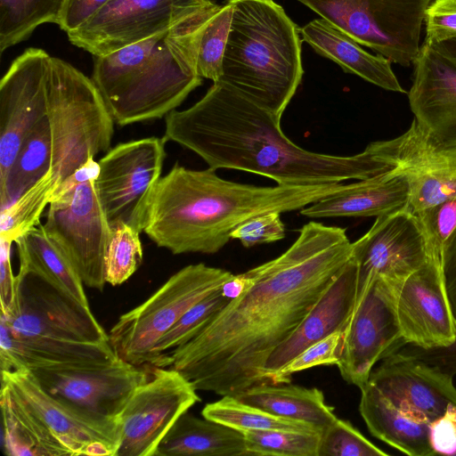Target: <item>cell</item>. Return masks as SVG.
Instances as JSON below:
<instances>
[{"label":"cell","instance_id":"1","mask_svg":"<svg viewBox=\"0 0 456 456\" xmlns=\"http://www.w3.org/2000/svg\"><path fill=\"white\" fill-rule=\"evenodd\" d=\"M346 230L311 221L281 255L237 274L232 297L191 340L166 353L165 367L197 391L236 395L267 383L265 365L352 257Z\"/></svg>","mask_w":456,"mask_h":456},{"label":"cell","instance_id":"2","mask_svg":"<svg viewBox=\"0 0 456 456\" xmlns=\"http://www.w3.org/2000/svg\"><path fill=\"white\" fill-rule=\"evenodd\" d=\"M165 123L166 142L193 151L208 167L253 173L279 185L360 181L396 167L367 149L353 156L306 151L283 134L274 114L222 81L190 108L171 111Z\"/></svg>","mask_w":456,"mask_h":456},{"label":"cell","instance_id":"3","mask_svg":"<svg viewBox=\"0 0 456 456\" xmlns=\"http://www.w3.org/2000/svg\"><path fill=\"white\" fill-rule=\"evenodd\" d=\"M216 171L175 163L159 179L143 229L158 247L175 255L215 254L249 218L302 209L347 185L256 186L223 179Z\"/></svg>","mask_w":456,"mask_h":456},{"label":"cell","instance_id":"4","mask_svg":"<svg viewBox=\"0 0 456 456\" xmlns=\"http://www.w3.org/2000/svg\"><path fill=\"white\" fill-rule=\"evenodd\" d=\"M216 4L147 39L94 56L92 79L117 125L166 117L202 84L198 49Z\"/></svg>","mask_w":456,"mask_h":456},{"label":"cell","instance_id":"5","mask_svg":"<svg viewBox=\"0 0 456 456\" xmlns=\"http://www.w3.org/2000/svg\"><path fill=\"white\" fill-rule=\"evenodd\" d=\"M233 8L219 81L279 119L301 83L299 28L273 0H226Z\"/></svg>","mask_w":456,"mask_h":456},{"label":"cell","instance_id":"6","mask_svg":"<svg viewBox=\"0 0 456 456\" xmlns=\"http://www.w3.org/2000/svg\"><path fill=\"white\" fill-rule=\"evenodd\" d=\"M51 172L59 185L100 152L110 150L114 119L92 78L51 57L47 114Z\"/></svg>","mask_w":456,"mask_h":456},{"label":"cell","instance_id":"7","mask_svg":"<svg viewBox=\"0 0 456 456\" xmlns=\"http://www.w3.org/2000/svg\"><path fill=\"white\" fill-rule=\"evenodd\" d=\"M94 158L65 179L49 203L44 230L77 270L85 286L102 291L110 226L100 204Z\"/></svg>","mask_w":456,"mask_h":456},{"label":"cell","instance_id":"8","mask_svg":"<svg viewBox=\"0 0 456 456\" xmlns=\"http://www.w3.org/2000/svg\"><path fill=\"white\" fill-rule=\"evenodd\" d=\"M233 276L203 263L184 266L143 303L118 318L109 332L116 354L136 366H154L153 352L159 339L193 305Z\"/></svg>","mask_w":456,"mask_h":456},{"label":"cell","instance_id":"9","mask_svg":"<svg viewBox=\"0 0 456 456\" xmlns=\"http://www.w3.org/2000/svg\"><path fill=\"white\" fill-rule=\"evenodd\" d=\"M392 62L410 66L420 51L426 12L434 0H297Z\"/></svg>","mask_w":456,"mask_h":456},{"label":"cell","instance_id":"10","mask_svg":"<svg viewBox=\"0 0 456 456\" xmlns=\"http://www.w3.org/2000/svg\"><path fill=\"white\" fill-rule=\"evenodd\" d=\"M165 143L164 138L156 136L121 142L98 161L94 186L110 227L123 223L143 232L161 178Z\"/></svg>","mask_w":456,"mask_h":456},{"label":"cell","instance_id":"11","mask_svg":"<svg viewBox=\"0 0 456 456\" xmlns=\"http://www.w3.org/2000/svg\"><path fill=\"white\" fill-rule=\"evenodd\" d=\"M17 338L49 341L107 343L105 332L90 308L40 275L19 268L16 300L9 314H0Z\"/></svg>","mask_w":456,"mask_h":456},{"label":"cell","instance_id":"12","mask_svg":"<svg viewBox=\"0 0 456 456\" xmlns=\"http://www.w3.org/2000/svg\"><path fill=\"white\" fill-rule=\"evenodd\" d=\"M212 0H110L67 33L69 42L102 56L166 31L204 11Z\"/></svg>","mask_w":456,"mask_h":456},{"label":"cell","instance_id":"13","mask_svg":"<svg viewBox=\"0 0 456 456\" xmlns=\"http://www.w3.org/2000/svg\"><path fill=\"white\" fill-rule=\"evenodd\" d=\"M199 402L197 390L179 371L153 366L117 419L120 440L114 456H154L175 422Z\"/></svg>","mask_w":456,"mask_h":456},{"label":"cell","instance_id":"14","mask_svg":"<svg viewBox=\"0 0 456 456\" xmlns=\"http://www.w3.org/2000/svg\"><path fill=\"white\" fill-rule=\"evenodd\" d=\"M404 346L393 283L375 277L357 292L337 364L340 375L347 383L362 388L375 364Z\"/></svg>","mask_w":456,"mask_h":456},{"label":"cell","instance_id":"15","mask_svg":"<svg viewBox=\"0 0 456 456\" xmlns=\"http://www.w3.org/2000/svg\"><path fill=\"white\" fill-rule=\"evenodd\" d=\"M144 366L118 357L96 365L29 371L46 393L62 403L98 420L118 421L133 392L150 377Z\"/></svg>","mask_w":456,"mask_h":456},{"label":"cell","instance_id":"16","mask_svg":"<svg viewBox=\"0 0 456 456\" xmlns=\"http://www.w3.org/2000/svg\"><path fill=\"white\" fill-rule=\"evenodd\" d=\"M51 55L26 49L10 65L0 82V183L14 162L30 130L47 114Z\"/></svg>","mask_w":456,"mask_h":456},{"label":"cell","instance_id":"17","mask_svg":"<svg viewBox=\"0 0 456 456\" xmlns=\"http://www.w3.org/2000/svg\"><path fill=\"white\" fill-rule=\"evenodd\" d=\"M434 251L417 216L406 208L377 216L370 229L352 244L358 291L375 277L393 283L403 281Z\"/></svg>","mask_w":456,"mask_h":456},{"label":"cell","instance_id":"18","mask_svg":"<svg viewBox=\"0 0 456 456\" xmlns=\"http://www.w3.org/2000/svg\"><path fill=\"white\" fill-rule=\"evenodd\" d=\"M393 283V282H392ZM397 319L406 345L424 349L456 342V319L444 279L440 253L393 283Z\"/></svg>","mask_w":456,"mask_h":456},{"label":"cell","instance_id":"19","mask_svg":"<svg viewBox=\"0 0 456 456\" xmlns=\"http://www.w3.org/2000/svg\"><path fill=\"white\" fill-rule=\"evenodd\" d=\"M1 385L50 429L70 456H114L119 445L118 421L88 417L46 393L28 370L1 371Z\"/></svg>","mask_w":456,"mask_h":456},{"label":"cell","instance_id":"20","mask_svg":"<svg viewBox=\"0 0 456 456\" xmlns=\"http://www.w3.org/2000/svg\"><path fill=\"white\" fill-rule=\"evenodd\" d=\"M366 149L406 174L410 183L406 208L414 215L456 198V148L433 144L413 121L403 134L373 142Z\"/></svg>","mask_w":456,"mask_h":456},{"label":"cell","instance_id":"21","mask_svg":"<svg viewBox=\"0 0 456 456\" xmlns=\"http://www.w3.org/2000/svg\"><path fill=\"white\" fill-rule=\"evenodd\" d=\"M369 382L401 411L428 423L456 407L453 376L402 350L383 359Z\"/></svg>","mask_w":456,"mask_h":456},{"label":"cell","instance_id":"22","mask_svg":"<svg viewBox=\"0 0 456 456\" xmlns=\"http://www.w3.org/2000/svg\"><path fill=\"white\" fill-rule=\"evenodd\" d=\"M408 99L413 122L433 144L456 148V64L424 40Z\"/></svg>","mask_w":456,"mask_h":456},{"label":"cell","instance_id":"23","mask_svg":"<svg viewBox=\"0 0 456 456\" xmlns=\"http://www.w3.org/2000/svg\"><path fill=\"white\" fill-rule=\"evenodd\" d=\"M358 265L351 257L291 335L269 356L265 378L271 376L311 345L338 330H345L354 310Z\"/></svg>","mask_w":456,"mask_h":456},{"label":"cell","instance_id":"24","mask_svg":"<svg viewBox=\"0 0 456 456\" xmlns=\"http://www.w3.org/2000/svg\"><path fill=\"white\" fill-rule=\"evenodd\" d=\"M410 183L404 172L394 168L388 172L348 183L300 209L310 218L379 216L406 208Z\"/></svg>","mask_w":456,"mask_h":456},{"label":"cell","instance_id":"25","mask_svg":"<svg viewBox=\"0 0 456 456\" xmlns=\"http://www.w3.org/2000/svg\"><path fill=\"white\" fill-rule=\"evenodd\" d=\"M3 370L59 369L106 363L118 358L110 342L80 343L14 337L0 320Z\"/></svg>","mask_w":456,"mask_h":456},{"label":"cell","instance_id":"26","mask_svg":"<svg viewBox=\"0 0 456 456\" xmlns=\"http://www.w3.org/2000/svg\"><path fill=\"white\" fill-rule=\"evenodd\" d=\"M303 41L317 53L338 64L346 72L385 90L405 93L391 67V61L363 50L350 36L322 18L299 28Z\"/></svg>","mask_w":456,"mask_h":456},{"label":"cell","instance_id":"27","mask_svg":"<svg viewBox=\"0 0 456 456\" xmlns=\"http://www.w3.org/2000/svg\"><path fill=\"white\" fill-rule=\"evenodd\" d=\"M360 390L359 411L373 436L410 456L436 454L430 423L401 411L369 381Z\"/></svg>","mask_w":456,"mask_h":456},{"label":"cell","instance_id":"28","mask_svg":"<svg viewBox=\"0 0 456 456\" xmlns=\"http://www.w3.org/2000/svg\"><path fill=\"white\" fill-rule=\"evenodd\" d=\"M245 436L240 430L197 418L187 411L160 441L154 456H244Z\"/></svg>","mask_w":456,"mask_h":456},{"label":"cell","instance_id":"29","mask_svg":"<svg viewBox=\"0 0 456 456\" xmlns=\"http://www.w3.org/2000/svg\"><path fill=\"white\" fill-rule=\"evenodd\" d=\"M234 396L273 415L308 423L321 432L337 419L334 408L316 387L264 383Z\"/></svg>","mask_w":456,"mask_h":456},{"label":"cell","instance_id":"30","mask_svg":"<svg viewBox=\"0 0 456 456\" xmlns=\"http://www.w3.org/2000/svg\"><path fill=\"white\" fill-rule=\"evenodd\" d=\"M0 405L5 454L14 456L69 455L66 448L5 386L1 385Z\"/></svg>","mask_w":456,"mask_h":456},{"label":"cell","instance_id":"31","mask_svg":"<svg viewBox=\"0 0 456 456\" xmlns=\"http://www.w3.org/2000/svg\"><path fill=\"white\" fill-rule=\"evenodd\" d=\"M14 243L17 246L20 269L40 275L84 306L90 308L85 285L77 270L47 235L41 224L19 237Z\"/></svg>","mask_w":456,"mask_h":456},{"label":"cell","instance_id":"32","mask_svg":"<svg viewBox=\"0 0 456 456\" xmlns=\"http://www.w3.org/2000/svg\"><path fill=\"white\" fill-rule=\"evenodd\" d=\"M51 166L52 140L45 117L26 136L5 180L0 183V210L13 203L45 175Z\"/></svg>","mask_w":456,"mask_h":456},{"label":"cell","instance_id":"33","mask_svg":"<svg viewBox=\"0 0 456 456\" xmlns=\"http://www.w3.org/2000/svg\"><path fill=\"white\" fill-rule=\"evenodd\" d=\"M66 0H0V53L28 39L42 24H58Z\"/></svg>","mask_w":456,"mask_h":456},{"label":"cell","instance_id":"34","mask_svg":"<svg viewBox=\"0 0 456 456\" xmlns=\"http://www.w3.org/2000/svg\"><path fill=\"white\" fill-rule=\"evenodd\" d=\"M201 414L206 419L240 432L277 429L322 434L308 423L273 415L229 395H223L218 401L207 403Z\"/></svg>","mask_w":456,"mask_h":456},{"label":"cell","instance_id":"35","mask_svg":"<svg viewBox=\"0 0 456 456\" xmlns=\"http://www.w3.org/2000/svg\"><path fill=\"white\" fill-rule=\"evenodd\" d=\"M59 183L51 170L13 203L1 210L0 237L15 241L40 224V217Z\"/></svg>","mask_w":456,"mask_h":456},{"label":"cell","instance_id":"36","mask_svg":"<svg viewBox=\"0 0 456 456\" xmlns=\"http://www.w3.org/2000/svg\"><path fill=\"white\" fill-rule=\"evenodd\" d=\"M231 298L224 286L193 305L155 346L154 366L163 367L166 353L194 338Z\"/></svg>","mask_w":456,"mask_h":456},{"label":"cell","instance_id":"37","mask_svg":"<svg viewBox=\"0 0 456 456\" xmlns=\"http://www.w3.org/2000/svg\"><path fill=\"white\" fill-rule=\"evenodd\" d=\"M233 8L228 2L216 4L207 21L200 40L197 71L202 78L214 82L220 80Z\"/></svg>","mask_w":456,"mask_h":456},{"label":"cell","instance_id":"38","mask_svg":"<svg viewBox=\"0 0 456 456\" xmlns=\"http://www.w3.org/2000/svg\"><path fill=\"white\" fill-rule=\"evenodd\" d=\"M140 232L120 223L110 227L104 253L106 283L118 286L126 281L142 263L143 252Z\"/></svg>","mask_w":456,"mask_h":456},{"label":"cell","instance_id":"39","mask_svg":"<svg viewBox=\"0 0 456 456\" xmlns=\"http://www.w3.org/2000/svg\"><path fill=\"white\" fill-rule=\"evenodd\" d=\"M248 455L318 456L321 434L290 430L242 431Z\"/></svg>","mask_w":456,"mask_h":456},{"label":"cell","instance_id":"40","mask_svg":"<svg viewBox=\"0 0 456 456\" xmlns=\"http://www.w3.org/2000/svg\"><path fill=\"white\" fill-rule=\"evenodd\" d=\"M349 421L336 419L321 436L318 456H386Z\"/></svg>","mask_w":456,"mask_h":456},{"label":"cell","instance_id":"41","mask_svg":"<svg viewBox=\"0 0 456 456\" xmlns=\"http://www.w3.org/2000/svg\"><path fill=\"white\" fill-rule=\"evenodd\" d=\"M343 330L335 331L311 345L270 378L272 384H288L295 373L322 365H337L344 337Z\"/></svg>","mask_w":456,"mask_h":456},{"label":"cell","instance_id":"42","mask_svg":"<svg viewBox=\"0 0 456 456\" xmlns=\"http://www.w3.org/2000/svg\"><path fill=\"white\" fill-rule=\"evenodd\" d=\"M431 248H442L456 228V198L448 199L415 214Z\"/></svg>","mask_w":456,"mask_h":456},{"label":"cell","instance_id":"43","mask_svg":"<svg viewBox=\"0 0 456 456\" xmlns=\"http://www.w3.org/2000/svg\"><path fill=\"white\" fill-rule=\"evenodd\" d=\"M280 212H268L249 218L231 232V239L239 240L245 248L275 242L285 238V225Z\"/></svg>","mask_w":456,"mask_h":456},{"label":"cell","instance_id":"44","mask_svg":"<svg viewBox=\"0 0 456 456\" xmlns=\"http://www.w3.org/2000/svg\"><path fill=\"white\" fill-rule=\"evenodd\" d=\"M424 23L426 41L436 44L456 37V0H434Z\"/></svg>","mask_w":456,"mask_h":456},{"label":"cell","instance_id":"45","mask_svg":"<svg viewBox=\"0 0 456 456\" xmlns=\"http://www.w3.org/2000/svg\"><path fill=\"white\" fill-rule=\"evenodd\" d=\"M430 441L436 454L456 455V407L430 423Z\"/></svg>","mask_w":456,"mask_h":456},{"label":"cell","instance_id":"46","mask_svg":"<svg viewBox=\"0 0 456 456\" xmlns=\"http://www.w3.org/2000/svg\"><path fill=\"white\" fill-rule=\"evenodd\" d=\"M110 0H66L58 26L66 33L86 22Z\"/></svg>","mask_w":456,"mask_h":456},{"label":"cell","instance_id":"47","mask_svg":"<svg viewBox=\"0 0 456 456\" xmlns=\"http://www.w3.org/2000/svg\"><path fill=\"white\" fill-rule=\"evenodd\" d=\"M13 241L0 237V301L1 314H7L16 300V275L11 265V248Z\"/></svg>","mask_w":456,"mask_h":456},{"label":"cell","instance_id":"48","mask_svg":"<svg viewBox=\"0 0 456 456\" xmlns=\"http://www.w3.org/2000/svg\"><path fill=\"white\" fill-rule=\"evenodd\" d=\"M401 350L410 355L421 359L440 370L456 375V342L449 346L424 349L412 345L404 346Z\"/></svg>","mask_w":456,"mask_h":456},{"label":"cell","instance_id":"49","mask_svg":"<svg viewBox=\"0 0 456 456\" xmlns=\"http://www.w3.org/2000/svg\"><path fill=\"white\" fill-rule=\"evenodd\" d=\"M440 258L445 288L456 319V228L444 244Z\"/></svg>","mask_w":456,"mask_h":456},{"label":"cell","instance_id":"50","mask_svg":"<svg viewBox=\"0 0 456 456\" xmlns=\"http://www.w3.org/2000/svg\"><path fill=\"white\" fill-rule=\"evenodd\" d=\"M434 45L456 64V37L434 44Z\"/></svg>","mask_w":456,"mask_h":456}]
</instances>
